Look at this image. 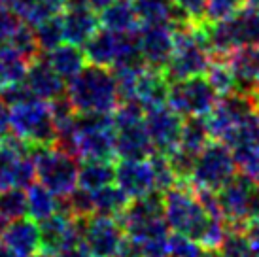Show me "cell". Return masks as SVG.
I'll return each mask as SVG.
<instances>
[{"label": "cell", "mask_w": 259, "mask_h": 257, "mask_svg": "<svg viewBox=\"0 0 259 257\" xmlns=\"http://www.w3.org/2000/svg\"><path fill=\"white\" fill-rule=\"evenodd\" d=\"M57 146L81 161H114L117 157L114 114H78L72 127L57 135Z\"/></svg>", "instance_id": "6da1fadb"}, {"label": "cell", "mask_w": 259, "mask_h": 257, "mask_svg": "<svg viewBox=\"0 0 259 257\" xmlns=\"http://www.w3.org/2000/svg\"><path fill=\"white\" fill-rule=\"evenodd\" d=\"M66 97L78 114H114L121 102L112 68L91 63L68 81Z\"/></svg>", "instance_id": "7a4b0ae2"}, {"label": "cell", "mask_w": 259, "mask_h": 257, "mask_svg": "<svg viewBox=\"0 0 259 257\" xmlns=\"http://www.w3.org/2000/svg\"><path fill=\"white\" fill-rule=\"evenodd\" d=\"M214 55L210 53L201 23H186L174 27V51L166 66L168 81L206 74Z\"/></svg>", "instance_id": "3957f363"}, {"label": "cell", "mask_w": 259, "mask_h": 257, "mask_svg": "<svg viewBox=\"0 0 259 257\" xmlns=\"http://www.w3.org/2000/svg\"><path fill=\"white\" fill-rule=\"evenodd\" d=\"M165 197V220L174 233L186 235L199 242L202 231L210 220L199 195L189 182H178L174 187L163 193Z\"/></svg>", "instance_id": "277c9868"}, {"label": "cell", "mask_w": 259, "mask_h": 257, "mask_svg": "<svg viewBox=\"0 0 259 257\" xmlns=\"http://www.w3.org/2000/svg\"><path fill=\"white\" fill-rule=\"evenodd\" d=\"M223 220L231 229L244 231L253 220H259V182L237 172L225 186L216 191Z\"/></svg>", "instance_id": "5b68a950"}, {"label": "cell", "mask_w": 259, "mask_h": 257, "mask_svg": "<svg viewBox=\"0 0 259 257\" xmlns=\"http://www.w3.org/2000/svg\"><path fill=\"white\" fill-rule=\"evenodd\" d=\"M32 155L36 163V180L51 193H55L59 199L68 197L78 187V157L59 148L57 144L32 148Z\"/></svg>", "instance_id": "8992f818"}, {"label": "cell", "mask_w": 259, "mask_h": 257, "mask_svg": "<svg viewBox=\"0 0 259 257\" xmlns=\"http://www.w3.org/2000/svg\"><path fill=\"white\" fill-rule=\"evenodd\" d=\"M12 108V133L32 148L55 146L57 127L53 121L50 102L42 99H30Z\"/></svg>", "instance_id": "52a82bcc"}, {"label": "cell", "mask_w": 259, "mask_h": 257, "mask_svg": "<svg viewBox=\"0 0 259 257\" xmlns=\"http://www.w3.org/2000/svg\"><path fill=\"white\" fill-rule=\"evenodd\" d=\"M238 172L233 150L222 140H210L197 155L189 186L195 191H220Z\"/></svg>", "instance_id": "ba28073f"}, {"label": "cell", "mask_w": 259, "mask_h": 257, "mask_svg": "<svg viewBox=\"0 0 259 257\" xmlns=\"http://www.w3.org/2000/svg\"><path fill=\"white\" fill-rule=\"evenodd\" d=\"M36 180L32 146L10 133L0 138V191L10 187L27 189Z\"/></svg>", "instance_id": "9c48e42d"}, {"label": "cell", "mask_w": 259, "mask_h": 257, "mask_svg": "<svg viewBox=\"0 0 259 257\" xmlns=\"http://www.w3.org/2000/svg\"><path fill=\"white\" fill-rule=\"evenodd\" d=\"M218 100L220 95L204 74L172 81L168 89V104L184 117H206Z\"/></svg>", "instance_id": "30bf717a"}, {"label": "cell", "mask_w": 259, "mask_h": 257, "mask_svg": "<svg viewBox=\"0 0 259 257\" xmlns=\"http://www.w3.org/2000/svg\"><path fill=\"white\" fill-rule=\"evenodd\" d=\"M252 114H255L252 95L235 91V93L220 97L214 110L204 119L212 135V140H222L227 144L237 133V128Z\"/></svg>", "instance_id": "8fae6325"}, {"label": "cell", "mask_w": 259, "mask_h": 257, "mask_svg": "<svg viewBox=\"0 0 259 257\" xmlns=\"http://www.w3.org/2000/svg\"><path fill=\"white\" fill-rule=\"evenodd\" d=\"M81 240L91 257H117L125 240V229L119 218L93 214L91 218L79 220Z\"/></svg>", "instance_id": "7c38bea8"}, {"label": "cell", "mask_w": 259, "mask_h": 257, "mask_svg": "<svg viewBox=\"0 0 259 257\" xmlns=\"http://www.w3.org/2000/svg\"><path fill=\"white\" fill-rule=\"evenodd\" d=\"M184 119L186 117L178 114L168 102L146 110L144 123L155 153L168 155V153H172L180 146Z\"/></svg>", "instance_id": "4fadbf2b"}, {"label": "cell", "mask_w": 259, "mask_h": 257, "mask_svg": "<svg viewBox=\"0 0 259 257\" xmlns=\"http://www.w3.org/2000/svg\"><path fill=\"white\" fill-rule=\"evenodd\" d=\"M137 40L148 68L165 72L174 51L172 25H140Z\"/></svg>", "instance_id": "5bb4252c"}, {"label": "cell", "mask_w": 259, "mask_h": 257, "mask_svg": "<svg viewBox=\"0 0 259 257\" xmlns=\"http://www.w3.org/2000/svg\"><path fill=\"white\" fill-rule=\"evenodd\" d=\"M40 236H42L44 253L57 255L59 251H63L68 244H72L81 236L79 220H76L70 212H66L65 208H59L53 216L40 222Z\"/></svg>", "instance_id": "9a60e30c"}, {"label": "cell", "mask_w": 259, "mask_h": 257, "mask_svg": "<svg viewBox=\"0 0 259 257\" xmlns=\"http://www.w3.org/2000/svg\"><path fill=\"white\" fill-rule=\"evenodd\" d=\"M115 184L131 199H140L157 191L155 172L150 159H121L115 164Z\"/></svg>", "instance_id": "2e32d148"}, {"label": "cell", "mask_w": 259, "mask_h": 257, "mask_svg": "<svg viewBox=\"0 0 259 257\" xmlns=\"http://www.w3.org/2000/svg\"><path fill=\"white\" fill-rule=\"evenodd\" d=\"M0 246L15 257H32L42 251L40 225L32 218H19L2 227Z\"/></svg>", "instance_id": "e0dca14e"}, {"label": "cell", "mask_w": 259, "mask_h": 257, "mask_svg": "<svg viewBox=\"0 0 259 257\" xmlns=\"http://www.w3.org/2000/svg\"><path fill=\"white\" fill-rule=\"evenodd\" d=\"M25 83L29 85L36 99H42L46 102H51L66 93V81L55 72L48 57L44 59L42 55L30 61L27 76H25Z\"/></svg>", "instance_id": "ac0fdd59"}, {"label": "cell", "mask_w": 259, "mask_h": 257, "mask_svg": "<svg viewBox=\"0 0 259 257\" xmlns=\"http://www.w3.org/2000/svg\"><path fill=\"white\" fill-rule=\"evenodd\" d=\"M115 153L119 159H150L155 153L144 119L115 125Z\"/></svg>", "instance_id": "d6986e66"}, {"label": "cell", "mask_w": 259, "mask_h": 257, "mask_svg": "<svg viewBox=\"0 0 259 257\" xmlns=\"http://www.w3.org/2000/svg\"><path fill=\"white\" fill-rule=\"evenodd\" d=\"M238 93L252 95L259 87V46H240L227 55Z\"/></svg>", "instance_id": "ffe728a7"}, {"label": "cell", "mask_w": 259, "mask_h": 257, "mask_svg": "<svg viewBox=\"0 0 259 257\" xmlns=\"http://www.w3.org/2000/svg\"><path fill=\"white\" fill-rule=\"evenodd\" d=\"M65 42L83 48L101 27V19L93 8H66L63 12Z\"/></svg>", "instance_id": "44dd1931"}, {"label": "cell", "mask_w": 259, "mask_h": 257, "mask_svg": "<svg viewBox=\"0 0 259 257\" xmlns=\"http://www.w3.org/2000/svg\"><path fill=\"white\" fill-rule=\"evenodd\" d=\"M140 25H186L193 23L174 0H135Z\"/></svg>", "instance_id": "7402d4cb"}, {"label": "cell", "mask_w": 259, "mask_h": 257, "mask_svg": "<svg viewBox=\"0 0 259 257\" xmlns=\"http://www.w3.org/2000/svg\"><path fill=\"white\" fill-rule=\"evenodd\" d=\"M168 89H170V81H168L165 72L146 68L135 85L133 100L140 102L144 110H150V108L161 106V104L168 102Z\"/></svg>", "instance_id": "603a6c76"}, {"label": "cell", "mask_w": 259, "mask_h": 257, "mask_svg": "<svg viewBox=\"0 0 259 257\" xmlns=\"http://www.w3.org/2000/svg\"><path fill=\"white\" fill-rule=\"evenodd\" d=\"M48 61H50L51 66L55 68V72L65 81H70V79L76 78L87 64V57L83 48L68 42L61 44L55 50H51L48 53Z\"/></svg>", "instance_id": "cb8c5ba5"}, {"label": "cell", "mask_w": 259, "mask_h": 257, "mask_svg": "<svg viewBox=\"0 0 259 257\" xmlns=\"http://www.w3.org/2000/svg\"><path fill=\"white\" fill-rule=\"evenodd\" d=\"M101 27L114 32H137L140 29V19L133 2L127 0H114L101 14Z\"/></svg>", "instance_id": "d4e9b609"}, {"label": "cell", "mask_w": 259, "mask_h": 257, "mask_svg": "<svg viewBox=\"0 0 259 257\" xmlns=\"http://www.w3.org/2000/svg\"><path fill=\"white\" fill-rule=\"evenodd\" d=\"M30 61L10 44H0V91L25 81Z\"/></svg>", "instance_id": "484cf974"}, {"label": "cell", "mask_w": 259, "mask_h": 257, "mask_svg": "<svg viewBox=\"0 0 259 257\" xmlns=\"http://www.w3.org/2000/svg\"><path fill=\"white\" fill-rule=\"evenodd\" d=\"M115 182V164L112 161H101V159H89L79 164L78 186L87 191H97L104 186H110Z\"/></svg>", "instance_id": "4316f807"}, {"label": "cell", "mask_w": 259, "mask_h": 257, "mask_svg": "<svg viewBox=\"0 0 259 257\" xmlns=\"http://www.w3.org/2000/svg\"><path fill=\"white\" fill-rule=\"evenodd\" d=\"M61 208V199L40 182L27 187V216L34 222H44Z\"/></svg>", "instance_id": "83f0119b"}, {"label": "cell", "mask_w": 259, "mask_h": 257, "mask_svg": "<svg viewBox=\"0 0 259 257\" xmlns=\"http://www.w3.org/2000/svg\"><path fill=\"white\" fill-rule=\"evenodd\" d=\"M91 197H93L95 214L114 216V218H119L131 202V197L117 184H110L97 191H91Z\"/></svg>", "instance_id": "f1b7e54d"}, {"label": "cell", "mask_w": 259, "mask_h": 257, "mask_svg": "<svg viewBox=\"0 0 259 257\" xmlns=\"http://www.w3.org/2000/svg\"><path fill=\"white\" fill-rule=\"evenodd\" d=\"M231 23L235 29L238 48L252 44L259 46V8L255 4H248L242 12L231 17Z\"/></svg>", "instance_id": "f546056e"}, {"label": "cell", "mask_w": 259, "mask_h": 257, "mask_svg": "<svg viewBox=\"0 0 259 257\" xmlns=\"http://www.w3.org/2000/svg\"><path fill=\"white\" fill-rule=\"evenodd\" d=\"M210 140H212V135H210L204 117H186L184 119L180 148L191 151L195 155H199Z\"/></svg>", "instance_id": "4dcf8cb0"}, {"label": "cell", "mask_w": 259, "mask_h": 257, "mask_svg": "<svg viewBox=\"0 0 259 257\" xmlns=\"http://www.w3.org/2000/svg\"><path fill=\"white\" fill-rule=\"evenodd\" d=\"M27 216V189L10 187L0 191V227Z\"/></svg>", "instance_id": "1f68e13d"}, {"label": "cell", "mask_w": 259, "mask_h": 257, "mask_svg": "<svg viewBox=\"0 0 259 257\" xmlns=\"http://www.w3.org/2000/svg\"><path fill=\"white\" fill-rule=\"evenodd\" d=\"M34 34H36L38 46L42 53H50L55 50L57 46L65 42V27H63V14L50 17L42 21L40 25L34 27Z\"/></svg>", "instance_id": "d6a6232c"}, {"label": "cell", "mask_w": 259, "mask_h": 257, "mask_svg": "<svg viewBox=\"0 0 259 257\" xmlns=\"http://www.w3.org/2000/svg\"><path fill=\"white\" fill-rule=\"evenodd\" d=\"M204 76L208 78V81L212 83V87L216 89V93L220 97L237 91V81H235L233 70H231V66L225 57L212 59V63H210L208 70H206Z\"/></svg>", "instance_id": "836d02e7"}, {"label": "cell", "mask_w": 259, "mask_h": 257, "mask_svg": "<svg viewBox=\"0 0 259 257\" xmlns=\"http://www.w3.org/2000/svg\"><path fill=\"white\" fill-rule=\"evenodd\" d=\"M248 6V0H206L204 21L218 23L235 17Z\"/></svg>", "instance_id": "e575fe53"}, {"label": "cell", "mask_w": 259, "mask_h": 257, "mask_svg": "<svg viewBox=\"0 0 259 257\" xmlns=\"http://www.w3.org/2000/svg\"><path fill=\"white\" fill-rule=\"evenodd\" d=\"M238 170L259 182V144H242L231 148Z\"/></svg>", "instance_id": "d590c367"}, {"label": "cell", "mask_w": 259, "mask_h": 257, "mask_svg": "<svg viewBox=\"0 0 259 257\" xmlns=\"http://www.w3.org/2000/svg\"><path fill=\"white\" fill-rule=\"evenodd\" d=\"M220 251H222V257H257L253 253L244 231H238V229H231Z\"/></svg>", "instance_id": "8d00e7d4"}, {"label": "cell", "mask_w": 259, "mask_h": 257, "mask_svg": "<svg viewBox=\"0 0 259 257\" xmlns=\"http://www.w3.org/2000/svg\"><path fill=\"white\" fill-rule=\"evenodd\" d=\"M166 159H168V163H170V166H172V170H174V174H176L178 182H189L191 174H193L197 155L178 146L172 153L166 155Z\"/></svg>", "instance_id": "74e56055"}, {"label": "cell", "mask_w": 259, "mask_h": 257, "mask_svg": "<svg viewBox=\"0 0 259 257\" xmlns=\"http://www.w3.org/2000/svg\"><path fill=\"white\" fill-rule=\"evenodd\" d=\"M204 248L186 235L174 233L168 238V257H202Z\"/></svg>", "instance_id": "f35d334b"}, {"label": "cell", "mask_w": 259, "mask_h": 257, "mask_svg": "<svg viewBox=\"0 0 259 257\" xmlns=\"http://www.w3.org/2000/svg\"><path fill=\"white\" fill-rule=\"evenodd\" d=\"M23 27V19L12 8L0 6V44H8Z\"/></svg>", "instance_id": "ab89813d"}, {"label": "cell", "mask_w": 259, "mask_h": 257, "mask_svg": "<svg viewBox=\"0 0 259 257\" xmlns=\"http://www.w3.org/2000/svg\"><path fill=\"white\" fill-rule=\"evenodd\" d=\"M176 6L191 19L193 23L204 21V10H206V0H174Z\"/></svg>", "instance_id": "60d3db41"}, {"label": "cell", "mask_w": 259, "mask_h": 257, "mask_svg": "<svg viewBox=\"0 0 259 257\" xmlns=\"http://www.w3.org/2000/svg\"><path fill=\"white\" fill-rule=\"evenodd\" d=\"M12 133V108L6 100L0 99V138Z\"/></svg>", "instance_id": "b9f144b4"}, {"label": "cell", "mask_w": 259, "mask_h": 257, "mask_svg": "<svg viewBox=\"0 0 259 257\" xmlns=\"http://www.w3.org/2000/svg\"><path fill=\"white\" fill-rule=\"evenodd\" d=\"M244 235L248 238V242L252 246L253 253L259 257V220H253L244 227Z\"/></svg>", "instance_id": "7bdbcfd3"}, {"label": "cell", "mask_w": 259, "mask_h": 257, "mask_svg": "<svg viewBox=\"0 0 259 257\" xmlns=\"http://www.w3.org/2000/svg\"><path fill=\"white\" fill-rule=\"evenodd\" d=\"M112 2H114V0H87L89 8H93L97 14H101L102 10H104V8H108Z\"/></svg>", "instance_id": "ee69618b"}, {"label": "cell", "mask_w": 259, "mask_h": 257, "mask_svg": "<svg viewBox=\"0 0 259 257\" xmlns=\"http://www.w3.org/2000/svg\"><path fill=\"white\" fill-rule=\"evenodd\" d=\"M252 100H253V106H255V112H259V87L257 89H253Z\"/></svg>", "instance_id": "f6af8a7d"}, {"label": "cell", "mask_w": 259, "mask_h": 257, "mask_svg": "<svg viewBox=\"0 0 259 257\" xmlns=\"http://www.w3.org/2000/svg\"><path fill=\"white\" fill-rule=\"evenodd\" d=\"M202 257H222V251L220 250H204Z\"/></svg>", "instance_id": "bcb514c9"}, {"label": "cell", "mask_w": 259, "mask_h": 257, "mask_svg": "<svg viewBox=\"0 0 259 257\" xmlns=\"http://www.w3.org/2000/svg\"><path fill=\"white\" fill-rule=\"evenodd\" d=\"M259 0H248V4H257Z\"/></svg>", "instance_id": "7dc6e473"}, {"label": "cell", "mask_w": 259, "mask_h": 257, "mask_svg": "<svg viewBox=\"0 0 259 257\" xmlns=\"http://www.w3.org/2000/svg\"><path fill=\"white\" fill-rule=\"evenodd\" d=\"M127 2H135V0H127Z\"/></svg>", "instance_id": "c3c4849f"}, {"label": "cell", "mask_w": 259, "mask_h": 257, "mask_svg": "<svg viewBox=\"0 0 259 257\" xmlns=\"http://www.w3.org/2000/svg\"><path fill=\"white\" fill-rule=\"evenodd\" d=\"M255 6H257V8H259V2H257V4H255Z\"/></svg>", "instance_id": "681fc988"}, {"label": "cell", "mask_w": 259, "mask_h": 257, "mask_svg": "<svg viewBox=\"0 0 259 257\" xmlns=\"http://www.w3.org/2000/svg\"><path fill=\"white\" fill-rule=\"evenodd\" d=\"M0 233H2V227H0Z\"/></svg>", "instance_id": "f907efd6"}]
</instances>
